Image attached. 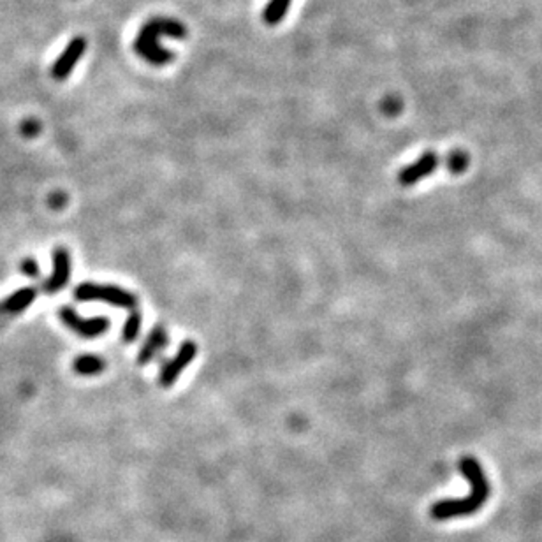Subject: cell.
I'll return each instance as SVG.
<instances>
[{"mask_svg": "<svg viewBox=\"0 0 542 542\" xmlns=\"http://www.w3.org/2000/svg\"><path fill=\"white\" fill-rule=\"evenodd\" d=\"M461 476L470 484V493L465 498H446L438 500L431 505L430 516L437 521L454 520V518H463L476 514L477 511L483 509L484 504L490 498V483L484 474L479 461L472 456H465L460 460Z\"/></svg>", "mask_w": 542, "mask_h": 542, "instance_id": "1", "label": "cell"}, {"mask_svg": "<svg viewBox=\"0 0 542 542\" xmlns=\"http://www.w3.org/2000/svg\"><path fill=\"white\" fill-rule=\"evenodd\" d=\"M162 36L183 39L187 36V29L175 18H166V16L152 18L138 32V38L134 41V52L152 65H166L173 62L175 53L167 52L160 46Z\"/></svg>", "mask_w": 542, "mask_h": 542, "instance_id": "2", "label": "cell"}, {"mask_svg": "<svg viewBox=\"0 0 542 542\" xmlns=\"http://www.w3.org/2000/svg\"><path fill=\"white\" fill-rule=\"evenodd\" d=\"M76 301H97V303H108L118 309H136L138 307V297L129 291L122 289L113 284H93L83 282L75 289Z\"/></svg>", "mask_w": 542, "mask_h": 542, "instance_id": "3", "label": "cell"}, {"mask_svg": "<svg viewBox=\"0 0 542 542\" xmlns=\"http://www.w3.org/2000/svg\"><path fill=\"white\" fill-rule=\"evenodd\" d=\"M59 317L65 327L72 331V333L79 334L82 338H95L104 334L109 330V320L106 317H90V319H83L78 316L75 309L71 307H62L59 310Z\"/></svg>", "mask_w": 542, "mask_h": 542, "instance_id": "4", "label": "cell"}, {"mask_svg": "<svg viewBox=\"0 0 542 542\" xmlns=\"http://www.w3.org/2000/svg\"><path fill=\"white\" fill-rule=\"evenodd\" d=\"M197 356V346L194 340H185V342L180 346L178 353L167 361L162 366L159 373V384L162 387H171L173 384L178 380V377L182 375L183 370L189 366L194 361V357Z\"/></svg>", "mask_w": 542, "mask_h": 542, "instance_id": "5", "label": "cell"}, {"mask_svg": "<svg viewBox=\"0 0 542 542\" xmlns=\"http://www.w3.org/2000/svg\"><path fill=\"white\" fill-rule=\"evenodd\" d=\"M86 52V39L78 36V38L71 39L69 45L65 46V49L62 52V55L56 59V62L52 67V76L56 82H63V79L69 78V75L72 72L76 65H78L79 59L83 56V53Z\"/></svg>", "mask_w": 542, "mask_h": 542, "instance_id": "6", "label": "cell"}, {"mask_svg": "<svg viewBox=\"0 0 542 542\" xmlns=\"http://www.w3.org/2000/svg\"><path fill=\"white\" fill-rule=\"evenodd\" d=\"M71 279V256L67 252V249L59 247L53 252V273L42 286V291L46 294H56L67 286Z\"/></svg>", "mask_w": 542, "mask_h": 542, "instance_id": "7", "label": "cell"}, {"mask_svg": "<svg viewBox=\"0 0 542 542\" xmlns=\"http://www.w3.org/2000/svg\"><path fill=\"white\" fill-rule=\"evenodd\" d=\"M437 166H438L437 153L433 152L423 153L416 162L401 169L400 175H398V182L405 187L414 185V183H417L419 180L428 178V176L437 169Z\"/></svg>", "mask_w": 542, "mask_h": 542, "instance_id": "8", "label": "cell"}, {"mask_svg": "<svg viewBox=\"0 0 542 542\" xmlns=\"http://www.w3.org/2000/svg\"><path fill=\"white\" fill-rule=\"evenodd\" d=\"M167 346V331L162 324H155L153 330L150 331V334L146 336V340L143 342L141 349H139L138 363L139 364H148L150 361L155 359L160 353H162L164 347Z\"/></svg>", "mask_w": 542, "mask_h": 542, "instance_id": "9", "label": "cell"}, {"mask_svg": "<svg viewBox=\"0 0 542 542\" xmlns=\"http://www.w3.org/2000/svg\"><path fill=\"white\" fill-rule=\"evenodd\" d=\"M38 297V291L33 287H23V289L16 291L11 296L6 297L4 301H0V316H16V313H22L23 310H26L30 304L36 301Z\"/></svg>", "mask_w": 542, "mask_h": 542, "instance_id": "10", "label": "cell"}, {"mask_svg": "<svg viewBox=\"0 0 542 542\" xmlns=\"http://www.w3.org/2000/svg\"><path fill=\"white\" fill-rule=\"evenodd\" d=\"M72 368L79 375H97L106 368V361L97 354H79L72 363Z\"/></svg>", "mask_w": 542, "mask_h": 542, "instance_id": "11", "label": "cell"}, {"mask_svg": "<svg viewBox=\"0 0 542 542\" xmlns=\"http://www.w3.org/2000/svg\"><path fill=\"white\" fill-rule=\"evenodd\" d=\"M293 0H270L263 11V20L266 25H279L286 18Z\"/></svg>", "mask_w": 542, "mask_h": 542, "instance_id": "12", "label": "cell"}, {"mask_svg": "<svg viewBox=\"0 0 542 542\" xmlns=\"http://www.w3.org/2000/svg\"><path fill=\"white\" fill-rule=\"evenodd\" d=\"M143 326V313L138 309H132L129 312V317L125 319L122 330V338L125 343H132L136 338L139 336V331Z\"/></svg>", "mask_w": 542, "mask_h": 542, "instance_id": "13", "label": "cell"}, {"mask_svg": "<svg viewBox=\"0 0 542 542\" xmlns=\"http://www.w3.org/2000/svg\"><path fill=\"white\" fill-rule=\"evenodd\" d=\"M446 164H447V169H449L451 173L460 175V173H463L465 169H467L468 155L465 152H461V150H456V152L449 153V157L446 159Z\"/></svg>", "mask_w": 542, "mask_h": 542, "instance_id": "14", "label": "cell"}, {"mask_svg": "<svg viewBox=\"0 0 542 542\" xmlns=\"http://www.w3.org/2000/svg\"><path fill=\"white\" fill-rule=\"evenodd\" d=\"M20 268H22L23 275L29 277V279H38L39 277V264L33 257H26V259H23L22 264H20Z\"/></svg>", "mask_w": 542, "mask_h": 542, "instance_id": "15", "label": "cell"}, {"mask_svg": "<svg viewBox=\"0 0 542 542\" xmlns=\"http://www.w3.org/2000/svg\"><path fill=\"white\" fill-rule=\"evenodd\" d=\"M400 108H401L400 100L394 99V97H391V99H386V100H384L382 109L387 113V115H394V113L400 111Z\"/></svg>", "mask_w": 542, "mask_h": 542, "instance_id": "16", "label": "cell"}, {"mask_svg": "<svg viewBox=\"0 0 542 542\" xmlns=\"http://www.w3.org/2000/svg\"><path fill=\"white\" fill-rule=\"evenodd\" d=\"M38 132H39V123L38 122L30 120V122L23 123V134H25V136H36Z\"/></svg>", "mask_w": 542, "mask_h": 542, "instance_id": "17", "label": "cell"}]
</instances>
